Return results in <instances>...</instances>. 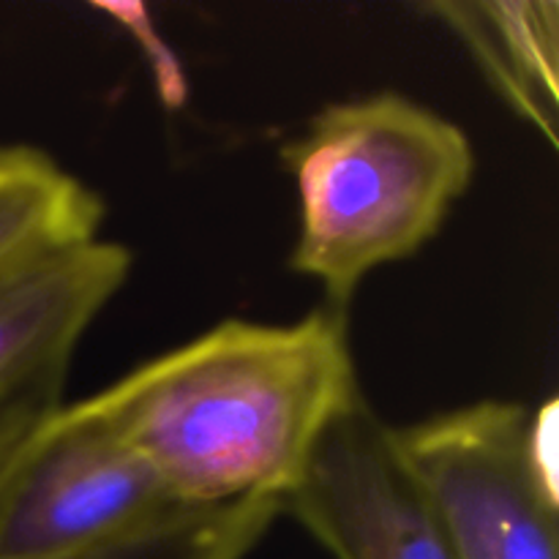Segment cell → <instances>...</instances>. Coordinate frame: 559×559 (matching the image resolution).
Here are the masks:
<instances>
[{
  "label": "cell",
  "instance_id": "1",
  "mask_svg": "<svg viewBox=\"0 0 559 559\" xmlns=\"http://www.w3.org/2000/svg\"><path fill=\"white\" fill-rule=\"evenodd\" d=\"M364 393L347 314L224 320L71 404L145 459L175 500H287L328 426Z\"/></svg>",
  "mask_w": 559,
  "mask_h": 559
},
{
  "label": "cell",
  "instance_id": "2",
  "mask_svg": "<svg viewBox=\"0 0 559 559\" xmlns=\"http://www.w3.org/2000/svg\"><path fill=\"white\" fill-rule=\"evenodd\" d=\"M282 162L298 194L289 267L344 314L377 267L440 235L478 169L462 126L393 91L328 104Z\"/></svg>",
  "mask_w": 559,
  "mask_h": 559
},
{
  "label": "cell",
  "instance_id": "3",
  "mask_svg": "<svg viewBox=\"0 0 559 559\" xmlns=\"http://www.w3.org/2000/svg\"><path fill=\"white\" fill-rule=\"evenodd\" d=\"M462 559H559L555 402L484 399L396 426Z\"/></svg>",
  "mask_w": 559,
  "mask_h": 559
},
{
  "label": "cell",
  "instance_id": "4",
  "mask_svg": "<svg viewBox=\"0 0 559 559\" xmlns=\"http://www.w3.org/2000/svg\"><path fill=\"white\" fill-rule=\"evenodd\" d=\"M180 511L145 459L63 404L0 484V559L98 549Z\"/></svg>",
  "mask_w": 559,
  "mask_h": 559
},
{
  "label": "cell",
  "instance_id": "5",
  "mask_svg": "<svg viewBox=\"0 0 559 559\" xmlns=\"http://www.w3.org/2000/svg\"><path fill=\"white\" fill-rule=\"evenodd\" d=\"M282 511L333 559H462L396 426L364 393L328 426Z\"/></svg>",
  "mask_w": 559,
  "mask_h": 559
},
{
  "label": "cell",
  "instance_id": "6",
  "mask_svg": "<svg viewBox=\"0 0 559 559\" xmlns=\"http://www.w3.org/2000/svg\"><path fill=\"white\" fill-rule=\"evenodd\" d=\"M134 257L102 235L0 273V399L69 374L87 328L129 282Z\"/></svg>",
  "mask_w": 559,
  "mask_h": 559
},
{
  "label": "cell",
  "instance_id": "7",
  "mask_svg": "<svg viewBox=\"0 0 559 559\" xmlns=\"http://www.w3.org/2000/svg\"><path fill=\"white\" fill-rule=\"evenodd\" d=\"M426 11L467 47L491 91L557 145L559 5L555 0H445Z\"/></svg>",
  "mask_w": 559,
  "mask_h": 559
},
{
  "label": "cell",
  "instance_id": "8",
  "mask_svg": "<svg viewBox=\"0 0 559 559\" xmlns=\"http://www.w3.org/2000/svg\"><path fill=\"white\" fill-rule=\"evenodd\" d=\"M96 189L33 145L0 147V273L44 251L102 235Z\"/></svg>",
  "mask_w": 559,
  "mask_h": 559
},
{
  "label": "cell",
  "instance_id": "9",
  "mask_svg": "<svg viewBox=\"0 0 559 559\" xmlns=\"http://www.w3.org/2000/svg\"><path fill=\"white\" fill-rule=\"evenodd\" d=\"M282 516V502L276 500L186 508L131 538L44 559H249Z\"/></svg>",
  "mask_w": 559,
  "mask_h": 559
},
{
  "label": "cell",
  "instance_id": "10",
  "mask_svg": "<svg viewBox=\"0 0 559 559\" xmlns=\"http://www.w3.org/2000/svg\"><path fill=\"white\" fill-rule=\"evenodd\" d=\"M66 377L69 374L47 377L36 385H27L0 399V484L11 473L22 451L31 445L33 437L66 404Z\"/></svg>",
  "mask_w": 559,
  "mask_h": 559
}]
</instances>
